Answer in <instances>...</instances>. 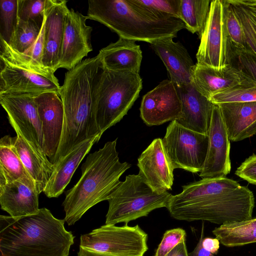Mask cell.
Wrapping results in <instances>:
<instances>
[{
  "instance_id": "cell-20",
  "label": "cell",
  "mask_w": 256,
  "mask_h": 256,
  "mask_svg": "<svg viewBox=\"0 0 256 256\" xmlns=\"http://www.w3.org/2000/svg\"><path fill=\"white\" fill-rule=\"evenodd\" d=\"M173 38L158 40L150 46L164 62L171 81L177 84H190L195 64L186 48Z\"/></svg>"
},
{
  "instance_id": "cell-22",
  "label": "cell",
  "mask_w": 256,
  "mask_h": 256,
  "mask_svg": "<svg viewBox=\"0 0 256 256\" xmlns=\"http://www.w3.org/2000/svg\"><path fill=\"white\" fill-rule=\"evenodd\" d=\"M100 140L97 136L84 142L53 164L52 173L43 191L47 197L58 198L64 192L81 162Z\"/></svg>"
},
{
  "instance_id": "cell-21",
  "label": "cell",
  "mask_w": 256,
  "mask_h": 256,
  "mask_svg": "<svg viewBox=\"0 0 256 256\" xmlns=\"http://www.w3.org/2000/svg\"><path fill=\"white\" fill-rule=\"evenodd\" d=\"M243 82L240 71L232 64L221 69L196 64L192 84L200 93L210 100L214 94Z\"/></svg>"
},
{
  "instance_id": "cell-27",
  "label": "cell",
  "mask_w": 256,
  "mask_h": 256,
  "mask_svg": "<svg viewBox=\"0 0 256 256\" xmlns=\"http://www.w3.org/2000/svg\"><path fill=\"white\" fill-rule=\"evenodd\" d=\"M16 180L36 189L34 180L13 146L12 137L6 135L0 140V185Z\"/></svg>"
},
{
  "instance_id": "cell-19",
  "label": "cell",
  "mask_w": 256,
  "mask_h": 256,
  "mask_svg": "<svg viewBox=\"0 0 256 256\" xmlns=\"http://www.w3.org/2000/svg\"><path fill=\"white\" fill-rule=\"evenodd\" d=\"M177 86L182 114L176 121L186 128L208 135L214 104L200 93L192 83L177 84Z\"/></svg>"
},
{
  "instance_id": "cell-9",
  "label": "cell",
  "mask_w": 256,
  "mask_h": 256,
  "mask_svg": "<svg viewBox=\"0 0 256 256\" xmlns=\"http://www.w3.org/2000/svg\"><path fill=\"white\" fill-rule=\"evenodd\" d=\"M148 238L138 224H104L80 236L77 256H144Z\"/></svg>"
},
{
  "instance_id": "cell-17",
  "label": "cell",
  "mask_w": 256,
  "mask_h": 256,
  "mask_svg": "<svg viewBox=\"0 0 256 256\" xmlns=\"http://www.w3.org/2000/svg\"><path fill=\"white\" fill-rule=\"evenodd\" d=\"M139 173L154 190L172 189L174 168L164 148L162 139L154 140L138 158Z\"/></svg>"
},
{
  "instance_id": "cell-23",
  "label": "cell",
  "mask_w": 256,
  "mask_h": 256,
  "mask_svg": "<svg viewBox=\"0 0 256 256\" xmlns=\"http://www.w3.org/2000/svg\"><path fill=\"white\" fill-rule=\"evenodd\" d=\"M218 105L230 140L241 141L256 134V102Z\"/></svg>"
},
{
  "instance_id": "cell-36",
  "label": "cell",
  "mask_w": 256,
  "mask_h": 256,
  "mask_svg": "<svg viewBox=\"0 0 256 256\" xmlns=\"http://www.w3.org/2000/svg\"><path fill=\"white\" fill-rule=\"evenodd\" d=\"M47 0H18L19 20L43 22Z\"/></svg>"
},
{
  "instance_id": "cell-29",
  "label": "cell",
  "mask_w": 256,
  "mask_h": 256,
  "mask_svg": "<svg viewBox=\"0 0 256 256\" xmlns=\"http://www.w3.org/2000/svg\"><path fill=\"white\" fill-rule=\"evenodd\" d=\"M211 0H180L178 18L186 28L200 38L208 18Z\"/></svg>"
},
{
  "instance_id": "cell-42",
  "label": "cell",
  "mask_w": 256,
  "mask_h": 256,
  "mask_svg": "<svg viewBox=\"0 0 256 256\" xmlns=\"http://www.w3.org/2000/svg\"><path fill=\"white\" fill-rule=\"evenodd\" d=\"M186 241V240L179 243L166 256H188Z\"/></svg>"
},
{
  "instance_id": "cell-11",
  "label": "cell",
  "mask_w": 256,
  "mask_h": 256,
  "mask_svg": "<svg viewBox=\"0 0 256 256\" xmlns=\"http://www.w3.org/2000/svg\"><path fill=\"white\" fill-rule=\"evenodd\" d=\"M196 54L198 65L221 69L231 64L224 0H211L210 10Z\"/></svg>"
},
{
  "instance_id": "cell-7",
  "label": "cell",
  "mask_w": 256,
  "mask_h": 256,
  "mask_svg": "<svg viewBox=\"0 0 256 256\" xmlns=\"http://www.w3.org/2000/svg\"><path fill=\"white\" fill-rule=\"evenodd\" d=\"M172 196L168 191L154 190L140 174H129L108 198L105 224H128L154 210L166 208Z\"/></svg>"
},
{
  "instance_id": "cell-30",
  "label": "cell",
  "mask_w": 256,
  "mask_h": 256,
  "mask_svg": "<svg viewBox=\"0 0 256 256\" xmlns=\"http://www.w3.org/2000/svg\"><path fill=\"white\" fill-rule=\"evenodd\" d=\"M239 19L246 50L256 56V0H228Z\"/></svg>"
},
{
  "instance_id": "cell-1",
  "label": "cell",
  "mask_w": 256,
  "mask_h": 256,
  "mask_svg": "<svg viewBox=\"0 0 256 256\" xmlns=\"http://www.w3.org/2000/svg\"><path fill=\"white\" fill-rule=\"evenodd\" d=\"M182 188L181 192L172 195L166 208L176 220L207 221L220 226L252 218L253 192L234 180L202 178Z\"/></svg>"
},
{
  "instance_id": "cell-10",
  "label": "cell",
  "mask_w": 256,
  "mask_h": 256,
  "mask_svg": "<svg viewBox=\"0 0 256 256\" xmlns=\"http://www.w3.org/2000/svg\"><path fill=\"white\" fill-rule=\"evenodd\" d=\"M208 135L186 128L176 120L168 125L162 139L174 169L182 168L192 173L200 172L206 160Z\"/></svg>"
},
{
  "instance_id": "cell-18",
  "label": "cell",
  "mask_w": 256,
  "mask_h": 256,
  "mask_svg": "<svg viewBox=\"0 0 256 256\" xmlns=\"http://www.w3.org/2000/svg\"><path fill=\"white\" fill-rule=\"evenodd\" d=\"M67 2L65 0H47L46 6L42 63L54 72L58 68L65 20L70 10Z\"/></svg>"
},
{
  "instance_id": "cell-8",
  "label": "cell",
  "mask_w": 256,
  "mask_h": 256,
  "mask_svg": "<svg viewBox=\"0 0 256 256\" xmlns=\"http://www.w3.org/2000/svg\"><path fill=\"white\" fill-rule=\"evenodd\" d=\"M0 94L37 96L55 92L60 96V86L54 72L34 68L20 58L11 47L0 40Z\"/></svg>"
},
{
  "instance_id": "cell-35",
  "label": "cell",
  "mask_w": 256,
  "mask_h": 256,
  "mask_svg": "<svg viewBox=\"0 0 256 256\" xmlns=\"http://www.w3.org/2000/svg\"><path fill=\"white\" fill-rule=\"evenodd\" d=\"M232 64L240 71L244 82L256 86V56L244 50L233 56Z\"/></svg>"
},
{
  "instance_id": "cell-15",
  "label": "cell",
  "mask_w": 256,
  "mask_h": 256,
  "mask_svg": "<svg viewBox=\"0 0 256 256\" xmlns=\"http://www.w3.org/2000/svg\"><path fill=\"white\" fill-rule=\"evenodd\" d=\"M208 135L207 154L199 176L202 178L226 177L231 170L230 140L218 104H214Z\"/></svg>"
},
{
  "instance_id": "cell-41",
  "label": "cell",
  "mask_w": 256,
  "mask_h": 256,
  "mask_svg": "<svg viewBox=\"0 0 256 256\" xmlns=\"http://www.w3.org/2000/svg\"><path fill=\"white\" fill-rule=\"evenodd\" d=\"M220 242L218 238H206L202 240V246L212 254H216L220 248Z\"/></svg>"
},
{
  "instance_id": "cell-40",
  "label": "cell",
  "mask_w": 256,
  "mask_h": 256,
  "mask_svg": "<svg viewBox=\"0 0 256 256\" xmlns=\"http://www.w3.org/2000/svg\"><path fill=\"white\" fill-rule=\"evenodd\" d=\"M204 236V225L202 224L200 238L194 249L188 254V256H214L210 252L205 250L202 244Z\"/></svg>"
},
{
  "instance_id": "cell-2",
  "label": "cell",
  "mask_w": 256,
  "mask_h": 256,
  "mask_svg": "<svg viewBox=\"0 0 256 256\" xmlns=\"http://www.w3.org/2000/svg\"><path fill=\"white\" fill-rule=\"evenodd\" d=\"M104 67L96 56L82 60L65 74L60 86L64 118L58 152L70 153L84 142L98 136L100 132L95 114L96 87Z\"/></svg>"
},
{
  "instance_id": "cell-33",
  "label": "cell",
  "mask_w": 256,
  "mask_h": 256,
  "mask_svg": "<svg viewBox=\"0 0 256 256\" xmlns=\"http://www.w3.org/2000/svg\"><path fill=\"white\" fill-rule=\"evenodd\" d=\"M18 22V0H0V40L10 45Z\"/></svg>"
},
{
  "instance_id": "cell-37",
  "label": "cell",
  "mask_w": 256,
  "mask_h": 256,
  "mask_svg": "<svg viewBox=\"0 0 256 256\" xmlns=\"http://www.w3.org/2000/svg\"><path fill=\"white\" fill-rule=\"evenodd\" d=\"M186 231L182 228L167 230L154 256H166L177 244L186 240Z\"/></svg>"
},
{
  "instance_id": "cell-14",
  "label": "cell",
  "mask_w": 256,
  "mask_h": 256,
  "mask_svg": "<svg viewBox=\"0 0 256 256\" xmlns=\"http://www.w3.org/2000/svg\"><path fill=\"white\" fill-rule=\"evenodd\" d=\"M87 20L80 12L69 10L65 20L58 68L72 70L92 50L90 40L92 28L86 25Z\"/></svg>"
},
{
  "instance_id": "cell-5",
  "label": "cell",
  "mask_w": 256,
  "mask_h": 256,
  "mask_svg": "<svg viewBox=\"0 0 256 256\" xmlns=\"http://www.w3.org/2000/svg\"><path fill=\"white\" fill-rule=\"evenodd\" d=\"M117 140L108 142L102 148L89 154L82 164L80 178L66 192L62 203L64 220L68 225L74 224L96 204L108 200L121 182L120 176L131 166L120 161Z\"/></svg>"
},
{
  "instance_id": "cell-4",
  "label": "cell",
  "mask_w": 256,
  "mask_h": 256,
  "mask_svg": "<svg viewBox=\"0 0 256 256\" xmlns=\"http://www.w3.org/2000/svg\"><path fill=\"white\" fill-rule=\"evenodd\" d=\"M86 16L104 24L120 38L150 44L176 38L186 28L179 18L146 6L139 0H89Z\"/></svg>"
},
{
  "instance_id": "cell-12",
  "label": "cell",
  "mask_w": 256,
  "mask_h": 256,
  "mask_svg": "<svg viewBox=\"0 0 256 256\" xmlns=\"http://www.w3.org/2000/svg\"><path fill=\"white\" fill-rule=\"evenodd\" d=\"M29 94H0V103L16 134L22 137L40 156L48 158L44 149L42 124L34 101Z\"/></svg>"
},
{
  "instance_id": "cell-16",
  "label": "cell",
  "mask_w": 256,
  "mask_h": 256,
  "mask_svg": "<svg viewBox=\"0 0 256 256\" xmlns=\"http://www.w3.org/2000/svg\"><path fill=\"white\" fill-rule=\"evenodd\" d=\"M42 124L44 149L52 164L62 132L64 112L62 100L55 92H46L34 97Z\"/></svg>"
},
{
  "instance_id": "cell-6",
  "label": "cell",
  "mask_w": 256,
  "mask_h": 256,
  "mask_svg": "<svg viewBox=\"0 0 256 256\" xmlns=\"http://www.w3.org/2000/svg\"><path fill=\"white\" fill-rule=\"evenodd\" d=\"M138 73L118 72L104 68L95 95V114L102 136L126 115L142 88Z\"/></svg>"
},
{
  "instance_id": "cell-24",
  "label": "cell",
  "mask_w": 256,
  "mask_h": 256,
  "mask_svg": "<svg viewBox=\"0 0 256 256\" xmlns=\"http://www.w3.org/2000/svg\"><path fill=\"white\" fill-rule=\"evenodd\" d=\"M97 56L107 70L138 74L142 58L140 46L136 41L120 37L100 50Z\"/></svg>"
},
{
  "instance_id": "cell-31",
  "label": "cell",
  "mask_w": 256,
  "mask_h": 256,
  "mask_svg": "<svg viewBox=\"0 0 256 256\" xmlns=\"http://www.w3.org/2000/svg\"><path fill=\"white\" fill-rule=\"evenodd\" d=\"M42 24L43 22L34 20H18L12 42L8 45L18 52L24 54L34 44L40 34Z\"/></svg>"
},
{
  "instance_id": "cell-38",
  "label": "cell",
  "mask_w": 256,
  "mask_h": 256,
  "mask_svg": "<svg viewBox=\"0 0 256 256\" xmlns=\"http://www.w3.org/2000/svg\"><path fill=\"white\" fill-rule=\"evenodd\" d=\"M180 0H139L143 4L178 18Z\"/></svg>"
},
{
  "instance_id": "cell-13",
  "label": "cell",
  "mask_w": 256,
  "mask_h": 256,
  "mask_svg": "<svg viewBox=\"0 0 256 256\" xmlns=\"http://www.w3.org/2000/svg\"><path fill=\"white\" fill-rule=\"evenodd\" d=\"M182 114V106L177 84L165 80L143 96L140 116L148 126H158L176 120Z\"/></svg>"
},
{
  "instance_id": "cell-28",
  "label": "cell",
  "mask_w": 256,
  "mask_h": 256,
  "mask_svg": "<svg viewBox=\"0 0 256 256\" xmlns=\"http://www.w3.org/2000/svg\"><path fill=\"white\" fill-rule=\"evenodd\" d=\"M212 234L220 243L228 247L242 246L256 242V217L216 228Z\"/></svg>"
},
{
  "instance_id": "cell-34",
  "label": "cell",
  "mask_w": 256,
  "mask_h": 256,
  "mask_svg": "<svg viewBox=\"0 0 256 256\" xmlns=\"http://www.w3.org/2000/svg\"><path fill=\"white\" fill-rule=\"evenodd\" d=\"M210 100L215 104L256 102V86L242 82L214 94Z\"/></svg>"
},
{
  "instance_id": "cell-39",
  "label": "cell",
  "mask_w": 256,
  "mask_h": 256,
  "mask_svg": "<svg viewBox=\"0 0 256 256\" xmlns=\"http://www.w3.org/2000/svg\"><path fill=\"white\" fill-rule=\"evenodd\" d=\"M235 174L250 184L256 185V154H253L237 168Z\"/></svg>"
},
{
  "instance_id": "cell-26",
  "label": "cell",
  "mask_w": 256,
  "mask_h": 256,
  "mask_svg": "<svg viewBox=\"0 0 256 256\" xmlns=\"http://www.w3.org/2000/svg\"><path fill=\"white\" fill-rule=\"evenodd\" d=\"M12 141L14 148L40 194L43 192L52 173L53 164L48 158L40 156L20 135L12 137Z\"/></svg>"
},
{
  "instance_id": "cell-32",
  "label": "cell",
  "mask_w": 256,
  "mask_h": 256,
  "mask_svg": "<svg viewBox=\"0 0 256 256\" xmlns=\"http://www.w3.org/2000/svg\"><path fill=\"white\" fill-rule=\"evenodd\" d=\"M226 26L232 59L236 54L246 50L244 35L241 23L228 0H224Z\"/></svg>"
},
{
  "instance_id": "cell-25",
  "label": "cell",
  "mask_w": 256,
  "mask_h": 256,
  "mask_svg": "<svg viewBox=\"0 0 256 256\" xmlns=\"http://www.w3.org/2000/svg\"><path fill=\"white\" fill-rule=\"evenodd\" d=\"M39 194L20 180L0 185L1 208L14 218L38 212Z\"/></svg>"
},
{
  "instance_id": "cell-3",
  "label": "cell",
  "mask_w": 256,
  "mask_h": 256,
  "mask_svg": "<svg viewBox=\"0 0 256 256\" xmlns=\"http://www.w3.org/2000/svg\"><path fill=\"white\" fill-rule=\"evenodd\" d=\"M46 208L22 217L0 216V256H68L74 236Z\"/></svg>"
}]
</instances>
